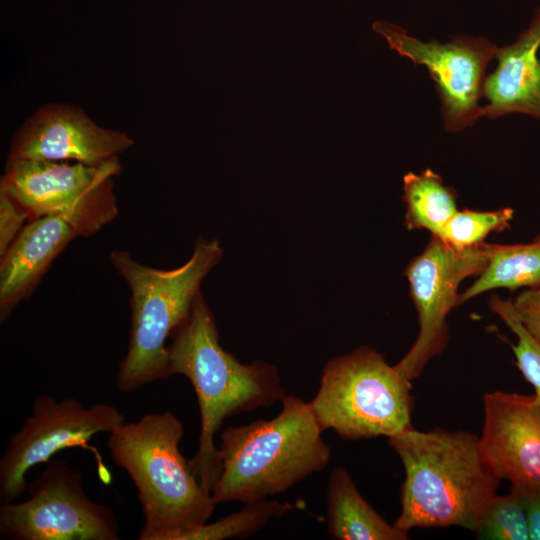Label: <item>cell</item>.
<instances>
[{
    "label": "cell",
    "mask_w": 540,
    "mask_h": 540,
    "mask_svg": "<svg viewBox=\"0 0 540 540\" xmlns=\"http://www.w3.org/2000/svg\"><path fill=\"white\" fill-rule=\"evenodd\" d=\"M171 339L170 375L179 374L191 382L200 410L198 449L189 464L201 485L212 492L221 473L214 438L223 421L281 402L286 392L274 365L243 364L222 348L214 315L201 293Z\"/></svg>",
    "instance_id": "obj_1"
},
{
    "label": "cell",
    "mask_w": 540,
    "mask_h": 540,
    "mask_svg": "<svg viewBox=\"0 0 540 540\" xmlns=\"http://www.w3.org/2000/svg\"><path fill=\"white\" fill-rule=\"evenodd\" d=\"M388 439L405 470L393 524L406 532L450 526L475 532L501 481L484 461L479 437L411 426Z\"/></svg>",
    "instance_id": "obj_2"
},
{
    "label": "cell",
    "mask_w": 540,
    "mask_h": 540,
    "mask_svg": "<svg viewBox=\"0 0 540 540\" xmlns=\"http://www.w3.org/2000/svg\"><path fill=\"white\" fill-rule=\"evenodd\" d=\"M278 415L222 431L221 473L211 495L216 504H244L284 493L323 470L331 449L309 402L294 395L281 401Z\"/></svg>",
    "instance_id": "obj_3"
},
{
    "label": "cell",
    "mask_w": 540,
    "mask_h": 540,
    "mask_svg": "<svg viewBox=\"0 0 540 540\" xmlns=\"http://www.w3.org/2000/svg\"><path fill=\"white\" fill-rule=\"evenodd\" d=\"M183 433L170 411L145 414L109 433L111 458L138 491L144 516L140 540H175L208 522L217 505L180 452Z\"/></svg>",
    "instance_id": "obj_4"
},
{
    "label": "cell",
    "mask_w": 540,
    "mask_h": 540,
    "mask_svg": "<svg viewBox=\"0 0 540 540\" xmlns=\"http://www.w3.org/2000/svg\"><path fill=\"white\" fill-rule=\"evenodd\" d=\"M222 255L216 239L203 237L185 264L169 270L141 264L125 250L109 254L110 264L130 290V338L115 376L118 391L134 392L171 376L167 339L190 315L203 279Z\"/></svg>",
    "instance_id": "obj_5"
},
{
    "label": "cell",
    "mask_w": 540,
    "mask_h": 540,
    "mask_svg": "<svg viewBox=\"0 0 540 540\" xmlns=\"http://www.w3.org/2000/svg\"><path fill=\"white\" fill-rule=\"evenodd\" d=\"M309 404L322 431L345 440L390 438L412 426L411 381L368 346L329 360Z\"/></svg>",
    "instance_id": "obj_6"
},
{
    "label": "cell",
    "mask_w": 540,
    "mask_h": 540,
    "mask_svg": "<svg viewBox=\"0 0 540 540\" xmlns=\"http://www.w3.org/2000/svg\"><path fill=\"white\" fill-rule=\"evenodd\" d=\"M121 170L119 156L96 165L7 159L0 187L31 220L59 217L87 238L117 217L113 179Z\"/></svg>",
    "instance_id": "obj_7"
},
{
    "label": "cell",
    "mask_w": 540,
    "mask_h": 540,
    "mask_svg": "<svg viewBox=\"0 0 540 540\" xmlns=\"http://www.w3.org/2000/svg\"><path fill=\"white\" fill-rule=\"evenodd\" d=\"M124 422V415L111 404L84 406L72 397H36L31 415L11 436L0 460L1 503L13 502L28 488L26 474L32 467L47 463L66 448L81 447L95 453L101 477L109 481L101 455L88 443L95 435L109 434Z\"/></svg>",
    "instance_id": "obj_8"
},
{
    "label": "cell",
    "mask_w": 540,
    "mask_h": 540,
    "mask_svg": "<svg viewBox=\"0 0 540 540\" xmlns=\"http://www.w3.org/2000/svg\"><path fill=\"white\" fill-rule=\"evenodd\" d=\"M29 499L1 503L0 533L15 540H118L119 526L108 506L90 499L82 473L66 461H48L28 485Z\"/></svg>",
    "instance_id": "obj_9"
},
{
    "label": "cell",
    "mask_w": 540,
    "mask_h": 540,
    "mask_svg": "<svg viewBox=\"0 0 540 540\" xmlns=\"http://www.w3.org/2000/svg\"><path fill=\"white\" fill-rule=\"evenodd\" d=\"M494 244L474 247H453L431 235L424 250L405 268L410 296L418 322V336L395 365L407 380L417 378L426 364L444 351L449 333L447 316L458 306L460 284L478 276L488 263Z\"/></svg>",
    "instance_id": "obj_10"
},
{
    "label": "cell",
    "mask_w": 540,
    "mask_h": 540,
    "mask_svg": "<svg viewBox=\"0 0 540 540\" xmlns=\"http://www.w3.org/2000/svg\"><path fill=\"white\" fill-rule=\"evenodd\" d=\"M372 27L399 55L426 67L441 100L447 132H460L482 117L479 101L487 66L496 57L494 43L469 35L452 36L448 43L423 42L387 21H376Z\"/></svg>",
    "instance_id": "obj_11"
},
{
    "label": "cell",
    "mask_w": 540,
    "mask_h": 540,
    "mask_svg": "<svg viewBox=\"0 0 540 540\" xmlns=\"http://www.w3.org/2000/svg\"><path fill=\"white\" fill-rule=\"evenodd\" d=\"M133 145L126 132L98 125L79 105L50 102L39 107L15 132L7 159L96 165Z\"/></svg>",
    "instance_id": "obj_12"
},
{
    "label": "cell",
    "mask_w": 540,
    "mask_h": 540,
    "mask_svg": "<svg viewBox=\"0 0 540 540\" xmlns=\"http://www.w3.org/2000/svg\"><path fill=\"white\" fill-rule=\"evenodd\" d=\"M479 437L491 471L511 485L540 492V403L535 395L492 391L483 396Z\"/></svg>",
    "instance_id": "obj_13"
},
{
    "label": "cell",
    "mask_w": 540,
    "mask_h": 540,
    "mask_svg": "<svg viewBox=\"0 0 540 540\" xmlns=\"http://www.w3.org/2000/svg\"><path fill=\"white\" fill-rule=\"evenodd\" d=\"M77 236L63 219L43 216L29 220L1 256L0 322L33 294L52 262Z\"/></svg>",
    "instance_id": "obj_14"
},
{
    "label": "cell",
    "mask_w": 540,
    "mask_h": 540,
    "mask_svg": "<svg viewBox=\"0 0 540 540\" xmlns=\"http://www.w3.org/2000/svg\"><path fill=\"white\" fill-rule=\"evenodd\" d=\"M540 7L517 40L498 47L497 66L486 76L482 117L522 113L540 120Z\"/></svg>",
    "instance_id": "obj_15"
},
{
    "label": "cell",
    "mask_w": 540,
    "mask_h": 540,
    "mask_svg": "<svg viewBox=\"0 0 540 540\" xmlns=\"http://www.w3.org/2000/svg\"><path fill=\"white\" fill-rule=\"evenodd\" d=\"M328 530L339 540H406L408 532L389 524L362 497L350 474L335 468L327 487Z\"/></svg>",
    "instance_id": "obj_16"
},
{
    "label": "cell",
    "mask_w": 540,
    "mask_h": 540,
    "mask_svg": "<svg viewBox=\"0 0 540 540\" xmlns=\"http://www.w3.org/2000/svg\"><path fill=\"white\" fill-rule=\"evenodd\" d=\"M536 286H540V233L528 243L494 244L483 271L459 294L458 305L494 289Z\"/></svg>",
    "instance_id": "obj_17"
},
{
    "label": "cell",
    "mask_w": 540,
    "mask_h": 540,
    "mask_svg": "<svg viewBox=\"0 0 540 540\" xmlns=\"http://www.w3.org/2000/svg\"><path fill=\"white\" fill-rule=\"evenodd\" d=\"M405 225L408 230H427L440 236L445 225L459 210L457 193L444 185L431 169L407 173L403 178Z\"/></svg>",
    "instance_id": "obj_18"
},
{
    "label": "cell",
    "mask_w": 540,
    "mask_h": 540,
    "mask_svg": "<svg viewBox=\"0 0 540 540\" xmlns=\"http://www.w3.org/2000/svg\"><path fill=\"white\" fill-rule=\"evenodd\" d=\"M294 509L290 503L264 499L245 504L237 512L179 534L175 540H223L244 538L262 529L270 519Z\"/></svg>",
    "instance_id": "obj_19"
},
{
    "label": "cell",
    "mask_w": 540,
    "mask_h": 540,
    "mask_svg": "<svg viewBox=\"0 0 540 540\" xmlns=\"http://www.w3.org/2000/svg\"><path fill=\"white\" fill-rule=\"evenodd\" d=\"M474 533L485 540H529L525 489L511 485L508 494H496Z\"/></svg>",
    "instance_id": "obj_20"
},
{
    "label": "cell",
    "mask_w": 540,
    "mask_h": 540,
    "mask_svg": "<svg viewBox=\"0 0 540 540\" xmlns=\"http://www.w3.org/2000/svg\"><path fill=\"white\" fill-rule=\"evenodd\" d=\"M513 217L514 210L511 207L491 211L458 210L438 237L457 248L478 246L485 243L490 233L510 228Z\"/></svg>",
    "instance_id": "obj_21"
},
{
    "label": "cell",
    "mask_w": 540,
    "mask_h": 540,
    "mask_svg": "<svg viewBox=\"0 0 540 540\" xmlns=\"http://www.w3.org/2000/svg\"><path fill=\"white\" fill-rule=\"evenodd\" d=\"M489 307L516 335L517 341L511 348L517 367L533 386L534 395L540 403V342L523 327L515 314L511 299L503 300L497 295H492Z\"/></svg>",
    "instance_id": "obj_22"
},
{
    "label": "cell",
    "mask_w": 540,
    "mask_h": 540,
    "mask_svg": "<svg viewBox=\"0 0 540 540\" xmlns=\"http://www.w3.org/2000/svg\"><path fill=\"white\" fill-rule=\"evenodd\" d=\"M31 220L29 214L0 187V257Z\"/></svg>",
    "instance_id": "obj_23"
},
{
    "label": "cell",
    "mask_w": 540,
    "mask_h": 540,
    "mask_svg": "<svg viewBox=\"0 0 540 540\" xmlns=\"http://www.w3.org/2000/svg\"><path fill=\"white\" fill-rule=\"evenodd\" d=\"M511 302L523 327L540 342V286L522 289Z\"/></svg>",
    "instance_id": "obj_24"
},
{
    "label": "cell",
    "mask_w": 540,
    "mask_h": 540,
    "mask_svg": "<svg viewBox=\"0 0 540 540\" xmlns=\"http://www.w3.org/2000/svg\"><path fill=\"white\" fill-rule=\"evenodd\" d=\"M525 497L529 538L540 540V492L525 489Z\"/></svg>",
    "instance_id": "obj_25"
}]
</instances>
